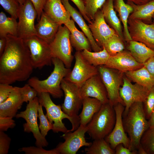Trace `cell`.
<instances>
[{
    "label": "cell",
    "mask_w": 154,
    "mask_h": 154,
    "mask_svg": "<svg viewBox=\"0 0 154 154\" xmlns=\"http://www.w3.org/2000/svg\"><path fill=\"white\" fill-rule=\"evenodd\" d=\"M0 58V83L11 84L28 79L34 68L29 50L23 39L8 34Z\"/></svg>",
    "instance_id": "obj_1"
},
{
    "label": "cell",
    "mask_w": 154,
    "mask_h": 154,
    "mask_svg": "<svg viewBox=\"0 0 154 154\" xmlns=\"http://www.w3.org/2000/svg\"><path fill=\"white\" fill-rule=\"evenodd\" d=\"M122 121L125 131L130 139V149L137 151L143 134L149 127L143 103L137 102L132 104L127 113L123 115Z\"/></svg>",
    "instance_id": "obj_2"
},
{
    "label": "cell",
    "mask_w": 154,
    "mask_h": 154,
    "mask_svg": "<svg viewBox=\"0 0 154 154\" xmlns=\"http://www.w3.org/2000/svg\"><path fill=\"white\" fill-rule=\"evenodd\" d=\"M52 61L54 69L47 78L40 80L33 77L29 80L28 84L38 93H48L54 98H60L64 94L61 87V82L71 70L66 67L63 62L57 58L53 57Z\"/></svg>",
    "instance_id": "obj_3"
},
{
    "label": "cell",
    "mask_w": 154,
    "mask_h": 154,
    "mask_svg": "<svg viewBox=\"0 0 154 154\" xmlns=\"http://www.w3.org/2000/svg\"><path fill=\"white\" fill-rule=\"evenodd\" d=\"M116 119L114 107L109 103L102 104L87 125V132L93 140L105 138L112 131Z\"/></svg>",
    "instance_id": "obj_4"
},
{
    "label": "cell",
    "mask_w": 154,
    "mask_h": 154,
    "mask_svg": "<svg viewBox=\"0 0 154 154\" xmlns=\"http://www.w3.org/2000/svg\"><path fill=\"white\" fill-rule=\"evenodd\" d=\"M61 87L64 96L62 109L72 119L73 123L72 129L68 131H73L80 125L78 112L82 106L83 100L80 94V87L64 78L61 82Z\"/></svg>",
    "instance_id": "obj_5"
},
{
    "label": "cell",
    "mask_w": 154,
    "mask_h": 154,
    "mask_svg": "<svg viewBox=\"0 0 154 154\" xmlns=\"http://www.w3.org/2000/svg\"><path fill=\"white\" fill-rule=\"evenodd\" d=\"M97 68L99 74L106 89L110 104L114 107L120 103L124 106L119 94L124 73L104 65L100 66Z\"/></svg>",
    "instance_id": "obj_6"
},
{
    "label": "cell",
    "mask_w": 154,
    "mask_h": 154,
    "mask_svg": "<svg viewBox=\"0 0 154 154\" xmlns=\"http://www.w3.org/2000/svg\"><path fill=\"white\" fill-rule=\"evenodd\" d=\"M40 103L38 97H36L27 104L25 110L17 114V118H22L26 122L23 124L24 132L32 133L36 141V146L44 147L47 146L48 143L45 137L40 133L37 123L38 110Z\"/></svg>",
    "instance_id": "obj_7"
},
{
    "label": "cell",
    "mask_w": 154,
    "mask_h": 154,
    "mask_svg": "<svg viewBox=\"0 0 154 154\" xmlns=\"http://www.w3.org/2000/svg\"><path fill=\"white\" fill-rule=\"evenodd\" d=\"M23 40L29 50L34 68L40 69L51 65L53 57L49 44L36 35Z\"/></svg>",
    "instance_id": "obj_8"
},
{
    "label": "cell",
    "mask_w": 154,
    "mask_h": 154,
    "mask_svg": "<svg viewBox=\"0 0 154 154\" xmlns=\"http://www.w3.org/2000/svg\"><path fill=\"white\" fill-rule=\"evenodd\" d=\"M70 34L65 25H60L54 39L49 44L53 57L60 59L68 68L71 67L74 57L72 54Z\"/></svg>",
    "instance_id": "obj_9"
},
{
    "label": "cell",
    "mask_w": 154,
    "mask_h": 154,
    "mask_svg": "<svg viewBox=\"0 0 154 154\" xmlns=\"http://www.w3.org/2000/svg\"><path fill=\"white\" fill-rule=\"evenodd\" d=\"M50 95L46 92L38 93L39 103L45 108L46 111L45 115L53 125V131L54 133L60 132L65 133L68 130L63 122V119L66 118L68 119L72 125L73 123V120L63 111L61 106L56 105L53 102Z\"/></svg>",
    "instance_id": "obj_10"
},
{
    "label": "cell",
    "mask_w": 154,
    "mask_h": 154,
    "mask_svg": "<svg viewBox=\"0 0 154 154\" xmlns=\"http://www.w3.org/2000/svg\"><path fill=\"white\" fill-rule=\"evenodd\" d=\"M74 56L75 62L73 68L64 79L80 88L86 80L99 72L97 67L89 64L81 51H76Z\"/></svg>",
    "instance_id": "obj_11"
},
{
    "label": "cell",
    "mask_w": 154,
    "mask_h": 154,
    "mask_svg": "<svg viewBox=\"0 0 154 154\" xmlns=\"http://www.w3.org/2000/svg\"><path fill=\"white\" fill-rule=\"evenodd\" d=\"M37 13L30 0L20 4L18 15V37L23 39L36 35L35 21Z\"/></svg>",
    "instance_id": "obj_12"
},
{
    "label": "cell",
    "mask_w": 154,
    "mask_h": 154,
    "mask_svg": "<svg viewBox=\"0 0 154 154\" xmlns=\"http://www.w3.org/2000/svg\"><path fill=\"white\" fill-rule=\"evenodd\" d=\"M87 131L86 126L80 125L73 131H68L61 136L64 142L60 143L55 149L59 154H76L81 147L90 146L92 143L87 142L85 137Z\"/></svg>",
    "instance_id": "obj_13"
},
{
    "label": "cell",
    "mask_w": 154,
    "mask_h": 154,
    "mask_svg": "<svg viewBox=\"0 0 154 154\" xmlns=\"http://www.w3.org/2000/svg\"><path fill=\"white\" fill-rule=\"evenodd\" d=\"M150 91L136 83L132 84L130 80L124 75L123 83L119 89L120 97L125 106L123 115L127 113L130 107L134 103L144 102Z\"/></svg>",
    "instance_id": "obj_14"
},
{
    "label": "cell",
    "mask_w": 154,
    "mask_h": 154,
    "mask_svg": "<svg viewBox=\"0 0 154 154\" xmlns=\"http://www.w3.org/2000/svg\"><path fill=\"white\" fill-rule=\"evenodd\" d=\"M128 29L132 40L143 43L154 50V25L128 19Z\"/></svg>",
    "instance_id": "obj_15"
},
{
    "label": "cell",
    "mask_w": 154,
    "mask_h": 154,
    "mask_svg": "<svg viewBox=\"0 0 154 154\" xmlns=\"http://www.w3.org/2000/svg\"><path fill=\"white\" fill-rule=\"evenodd\" d=\"M113 107L116 114L115 124L112 132L104 139L114 150L117 146L120 143L130 149V139L125 132L123 123L122 116L125 106L119 103Z\"/></svg>",
    "instance_id": "obj_16"
},
{
    "label": "cell",
    "mask_w": 154,
    "mask_h": 154,
    "mask_svg": "<svg viewBox=\"0 0 154 154\" xmlns=\"http://www.w3.org/2000/svg\"><path fill=\"white\" fill-rule=\"evenodd\" d=\"M81 98H94L102 104L109 103L107 92L99 74L95 75L86 80L80 88Z\"/></svg>",
    "instance_id": "obj_17"
},
{
    "label": "cell",
    "mask_w": 154,
    "mask_h": 154,
    "mask_svg": "<svg viewBox=\"0 0 154 154\" xmlns=\"http://www.w3.org/2000/svg\"><path fill=\"white\" fill-rule=\"evenodd\" d=\"M88 26L95 40L102 48L106 41L116 33L106 22L101 9L96 12L94 21Z\"/></svg>",
    "instance_id": "obj_18"
},
{
    "label": "cell",
    "mask_w": 154,
    "mask_h": 154,
    "mask_svg": "<svg viewBox=\"0 0 154 154\" xmlns=\"http://www.w3.org/2000/svg\"><path fill=\"white\" fill-rule=\"evenodd\" d=\"M106 67L117 70L123 73L137 70L143 66L137 62L127 50L110 56Z\"/></svg>",
    "instance_id": "obj_19"
},
{
    "label": "cell",
    "mask_w": 154,
    "mask_h": 154,
    "mask_svg": "<svg viewBox=\"0 0 154 154\" xmlns=\"http://www.w3.org/2000/svg\"><path fill=\"white\" fill-rule=\"evenodd\" d=\"M24 102L21 87H14L8 98L0 104V116L15 117Z\"/></svg>",
    "instance_id": "obj_20"
},
{
    "label": "cell",
    "mask_w": 154,
    "mask_h": 154,
    "mask_svg": "<svg viewBox=\"0 0 154 154\" xmlns=\"http://www.w3.org/2000/svg\"><path fill=\"white\" fill-rule=\"evenodd\" d=\"M60 25L43 11L35 25L36 35L50 44L54 39Z\"/></svg>",
    "instance_id": "obj_21"
},
{
    "label": "cell",
    "mask_w": 154,
    "mask_h": 154,
    "mask_svg": "<svg viewBox=\"0 0 154 154\" xmlns=\"http://www.w3.org/2000/svg\"><path fill=\"white\" fill-rule=\"evenodd\" d=\"M43 11L50 18L60 25L70 19V16L61 0H46Z\"/></svg>",
    "instance_id": "obj_22"
},
{
    "label": "cell",
    "mask_w": 154,
    "mask_h": 154,
    "mask_svg": "<svg viewBox=\"0 0 154 154\" xmlns=\"http://www.w3.org/2000/svg\"><path fill=\"white\" fill-rule=\"evenodd\" d=\"M62 3L69 12L71 17L75 21L89 40L92 49L94 52H98L102 48L96 43L94 38L89 27L85 22L83 17L79 12L69 3L68 0H61Z\"/></svg>",
    "instance_id": "obj_23"
},
{
    "label": "cell",
    "mask_w": 154,
    "mask_h": 154,
    "mask_svg": "<svg viewBox=\"0 0 154 154\" xmlns=\"http://www.w3.org/2000/svg\"><path fill=\"white\" fill-rule=\"evenodd\" d=\"M64 25L70 31V42L76 51H81L84 50L91 51L92 47L89 40L83 33L77 28L73 20L70 19Z\"/></svg>",
    "instance_id": "obj_24"
},
{
    "label": "cell",
    "mask_w": 154,
    "mask_h": 154,
    "mask_svg": "<svg viewBox=\"0 0 154 154\" xmlns=\"http://www.w3.org/2000/svg\"><path fill=\"white\" fill-rule=\"evenodd\" d=\"M114 0H106L101 9L107 24L125 41L121 22L114 9Z\"/></svg>",
    "instance_id": "obj_25"
},
{
    "label": "cell",
    "mask_w": 154,
    "mask_h": 154,
    "mask_svg": "<svg viewBox=\"0 0 154 154\" xmlns=\"http://www.w3.org/2000/svg\"><path fill=\"white\" fill-rule=\"evenodd\" d=\"M102 104L100 101L94 98L88 97L83 98L82 110L79 115L80 125L87 126L94 115L99 111Z\"/></svg>",
    "instance_id": "obj_26"
},
{
    "label": "cell",
    "mask_w": 154,
    "mask_h": 154,
    "mask_svg": "<svg viewBox=\"0 0 154 154\" xmlns=\"http://www.w3.org/2000/svg\"><path fill=\"white\" fill-rule=\"evenodd\" d=\"M127 3L133 7V11L129 19L141 20L148 24L152 23V17L154 14V0L141 5H136L127 1Z\"/></svg>",
    "instance_id": "obj_27"
},
{
    "label": "cell",
    "mask_w": 154,
    "mask_h": 154,
    "mask_svg": "<svg viewBox=\"0 0 154 154\" xmlns=\"http://www.w3.org/2000/svg\"><path fill=\"white\" fill-rule=\"evenodd\" d=\"M114 5L122 24L124 39L127 43L132 40L128 30L127 22L130 15L133 11V8L129 4L125 3L124 0H114Z\"/></svg>",
    "instance_id": "obj_28"
},
{
    "label": "cell",
    "mask_w": 154,
    "mask_h": 154,
    "mask_svg": "<svg viewBox=\"0 0 154 154\" xmlns=\"http://www.w3.org/2000/svg\"><path fill=\"white\" fill-rule=\"evenodd\" d=\"M126 48L138 62L143 64L154 56V50L142 43L131 40L127 42Z\"/></svg>",
    "instance_id": "obj_29"
},
{
    "label": "cell",
    "mask_w": 154,
    "mask_h": 154,
    "mask_svg": "<svg viewBox=\"0 0 154 154\" xmlns=\"http://www.w3.org/2000/svg\"><path fill=\"white\" fill-rule=\"evenodd\" d=\"M124 75L130 80L149 90L154 86V76L144 66L137 70L126 72Z\"/></svg>",
    "instance_id": "obj_30"
},
{
    "label": "cell",
    "mask_w": 154,
    "mask_h": 154,
    "mask_svg": "<svg viewBox=\"0 0 154 154\" xmlns=\"http://www.w3.org/2000/svg\"><path fill=\"white\" fill-rule=\"evenodd\" d=\"M18 23L16 19L7 17L3 12L0 13V38L6 37L10 34L18 37Z\"/></svg>",
    "instance_id": "obj_31"
},
{
    "label": "cell",
    "mask_w": 154,
    "mask_h": 154,
    "mask_svg": "<svg viewBox=\"0 0 154 154\" xmlns=\"http://www.w3.org/2000/svg\"><path fill=\"white\" fill-rule=\"evenodd\" d=\"M81 52L84 58L89 64L96 67L105 65L110 56L104 47L102 50L98 52H92L84 50Z\"/></svg>",
    "instance_id": "obj_32"
},
{
    "label": "cell",
    "mask_w": 154,
    "mask_h": 154,
    "mask_svg": "<svg viewBox=\"0 0 154 154\" xmlns=\"http://www.w3.org/2000/svg\"><path fill=\"white\" fill-rule=\"evenodd\" d=\"M84 151L87 154H115V150L104 138L94 140L91 145L86 148Z\"/></svg>",
    "instance_id": "obj_33"
},
{
    "label": "cell",
    "mask_w": 154,
    "mask_h": 154,
    "mask_svg": "<svg viewBox=\"0 0 154 154\" xmlns=\"http://www.w3.org/2000/svg\"><path fill=\"white\" fill-rule=\"evenodd\" d=\"M125 41L116 33L104 43L102 46L110 56H114L125 50Z\"/></svg>",
    "instance_id": "obj_34"
},
{
    "label": "cell",
    "mask_w": 154,
    "mask_h": 154,
    "mask_svg": "<svg viewBox=\"0 0 154 154\" xmlns=\"http://www.w3.org/2000/svg\"><path fill=\"white\" fill-rule=\"evenodd\" d=\"M140 144L147 154H154V125L149 127L144 132Z\"/></svg>",
    "instance_id": "obj_35"
},
{
    "label": "cell",
    "mask_w": 154,
    "mask_h": 154,
    "mask_svg": "<svg viewBox=\"0 0 154 154\" xmlns=\"http://www.w3.org/2000/svg\"><path fill=\"white\" fill-rule=\"evenodd\" d=\"M88 17L92 21L95 14L100 9L106 0H82Z\"/></svg>",
    "instance_id": "obj_36"
},
{
    "label": "cell",
    "mask_w": 154,
    "mask_h": 154,
    "mask_svg": "<svg viewBox=\"0 0 154 154\" xmlns=\"http://www.w3.org/2000/svg\"><path fill=\"white\" fill-rule=\"evenodd\" d=\"M38 117L39 120V128L42 135L45 137L48 132L53 128V125L44 115L42 106L40 104L38 110Z\"/></svg>",
    "instance_id": "obj_37"
},
{
    "label": "cell",
    "mask_w": 154,
    "mask_h": 154,
    "mask_svg": "<svg viewBox=\"0 0 154 154\" xmlns=\"http://www.w3.org/2000/svg\"><path fill=\"white\" fill-rule=\"evenodd\" d=\"M0 4L11 17L18 18L20 4L17 0H0Z\"/></svg>",
    "instance_id": "obj_38"
},
{
    "label": "cell",
    "mask_w": 154,
    "mask_h": 154,
    "mask_svg": "<svg viewBox=\"0 0 154 154\" xmlns=\"http://www.w3.org/2000/svg\"><path fill=\"white\" fill-rule=\"evenodd\" d=\"M143 104L146 118L148 120L154 109V86L150 90L145 101Z\"/></svg>",
    "instance_id": "obj_39"
},
{
    "label": "cell",
    "mask_w": 154,
    "mask_h": 154,
    "mask_svg": "<svg viewBox=\"0 0 154 154\" xmlns=\"http://www.w3.org/2000/svg\"><path fill=\"white\" fill-rule=\"evenodd\" d=\"M42 147L29 146L20 148L19 151L24 152L26 154H59L55 148L51 150H46Z\"/></svg>",
    "instance_id": "obj_40"
},
{
    "label": "cell",
    "mask_w": 154,
    "mask_h": 154,
    "mask_svg": "<svg viewBox=\"0 0 154 154\" xmlns=\"http://www.w3.org/2000/svg\"><path fill=\"white\" fill-rule=\"evenodd\" d=\"M21 90L24 102L31 101L38 95L37 91L28 84L21 87Z\"/></svg>",
    "instance_id": "obj_41"
},
{
    "label": "cell",
    "mask_w": 154,
    "mask_h": 154,
    "mask_svg": "<svg viewBox=\"0 0 154 154\" xmlns=\"http://www.w3.org/2000/svg\"><path fill=\"white\" fill-rule=\"evenodd\" d=\"M11 139L3 131H0V154H7L9 152Z\"/></svg>",
    "instance_id": "obj_42"
},
{
    "label": "cell",
    "mask_w": 154,
    "mask_h": 154,
    "mask_svg": "<svg viewBox=\"0 0 154 154\" xmlns=\"http://www.w3.org/2000/svg\"><path fill=\"white\" fill-rule=\"evenodd\" d=\"M13 118L0 116V131H6L9 129H13L15 127L16 123Z\"/></svg>",
    "instance_id": "obj_43"
},
{
    "label": "cell",
    "mask_w": 154,
    "mask_h": 154,
    "mask_svg": "<svg viewBox=\"0 0 154 154\" xmlns=\"http://www.w3.org/2000/svg\"><path fill=\"white\" fill-rule=\"evenodd\" d=\"M14 87L6 83H0V104L6 100L9 96Z\"/></svg>",
    "instance_id": "obj_44"
},
{
    "label": "cell",
    "mask_w": 154,
    "mask_h": 154,
    "mask_svg": "<svg viewBox=\"0 0 154 154\" xmlns=\"http://www.w3.org/2000/svg\"><path fill=\"white\" fill-rule=\"evenodd\" d=\"M33 4L37 13V19L38 22L43 11L44 7L46 0H30Z\"/></svg>",
    "instance_id": "obj_45"
},
{
    "label": "cell",
    "mask_w": 154,
    "mask_h": 154,
    "mask_svg": "<svg viewBox=\"0 0 154 154\" xmlns=\"http://www.w3.org/2000/svg\"><path fill=\"white\" fill-rule=\"evenodd\" d=\"M70 0L75 4L76 6L77 7L80 13L82 15L84 18L88 23L89 24L92 23V21L86 15L85 11V7L82 0Z\"/></svg>",
    "instance_id": "obj_46"
},
{
    "label": "cell",
    "mask_w": 154,
    "mask_h": 154,
    "mask_svg": "<svg viewBox=\"0 0 154 154\" xmlns=\"http://www.w3.org/2000/svg\"><path fill=\"white\" fill-rule=\"evenodd\" d=\"M115 151V154H137V151H131L129 149L125 147L122 143L117 145Z\"/></svg>",
    "instance_id": "obj_47"
},
{
    "label": "cell",
    "mask_w": 154,
    "mask_h": 154,
    "mask_svg": "<svg viewBox=\"0 0 154 154\" xmlns=\"http://www.w3.org/2000/svg\"><path fill=\"white\" fill-rule=\"evenodd\" d=\"M143 66L154 76V56L151 57L143 64Z\"/></svg>",
    "instance_id": "obj_48"
},
{
    "label": "cell",
    "mask_w": 154,
    "mask_h": 154,
    "mask_svg": "<svg viewBox=\"0 0 154 154\" xmlns=\"http://www.w3.org/2000/svg\"><path fill=\"white\" fill-rule=\"evenodd\" d=\"M0 56L3 53L7 44L6 37L0 38Z\"/></svg>",
    "instance_id": "obj_49"
},
{
    "label": "cell",
    "mask_w": 154,
    "mask_h": 154,
    "mask_svg": "<svg viewBox=\"0 0 154 154\" xmlns=\"http://www.w3.org/2000/svg\"><path fill=\"white\" fill-rule=\"evenodd\" d=\"M136 5H141L145 4L151 0H127Z\"/></svg>",
    "instance_id": "obj_50"
},
{
    "label": "cell",
    "mask_w": 154,
    "mask_h": 154,
    "mask_svg": "<svg viewBox=\"0 0 154 154\" xmlns=\"http://www.w3.org/2000/svg\"><path fill=\"white\" fill-rule=\"evenodd\" d=\"M149 127H151L154 125V109L153 110L150 117L148 120Z\"/></svg>",
    "instance_id": "obj_51"
},
{
    "label": "cell",
    "mask_w": 154,
    "mask_h": 154,
    "mask_svg": "<svg viewBox=\"0 0 154 154\" xmlns=\"http://www.w3.org/2000/svg\"><path fill=\"white\" fill-rule=\"evenodd\" d=\"M137 154H147L146 152L140 144L137 150Z\"/></svg>",
    "instance_id": "obj_52"
},
{
    "label": "cell",
    "mask_w": 154,
    "mask_h": 154,
    "mask_svg": "<svg viewBox=\"0 0 154 154\" xmlns=\"http://www.w3.org/2000/svg\"><path fill=\"white\" fill-rule=\"evenodd\" d=\"M20 4H22L24 3L25 0H17Z\"/></svg>",
    "instance_id": "obj_53"
},
{
    "label": "cell",
    "mask_w": 154,
    "mask_h": 154,
    "mask_svg": "<svg viewBox=\"0 0 154 154\" xmlns=\"http://www.w3.org/2000/svg\"><path fill=\"white\" fill-rule=\"evenodd\" d=\"M152 23L154 25V14L152 17Z\"/></svg>",
    "instance_id": "obj_54"
}]
</instances>
